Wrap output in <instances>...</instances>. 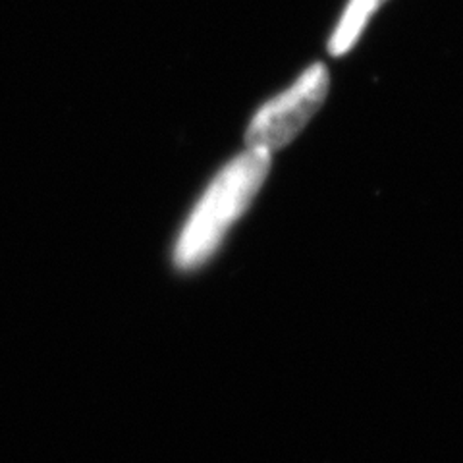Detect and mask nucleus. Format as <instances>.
I'll return each instance as SVG.
<instances>
[{"mask_svg":"<svg viewBox=\"0 0 463 463\" xmlns=\"http://www.w3.org/2000/svg\"><path fill=\"white\" fill-rule=\"evenodd\" d=\"M270 163V153L248 147L216 174L180 232L174 265L180 270H194L219 251L230 228L263 187Z\"/></svg>","mask_w":463,"mask_h":463,"instance_id":"f257e3e1","label":"nucleus"},{"mask_svg":"<svg viewBox=\"0 0 463 463\" xmlns=\"http://www.w3.org/2000/svg\"><path fill=\"white\" fill-rule=\"evenodd\" d=\"M328 70L317 62L307 68L286 91L270 99L251 118L245 143L250 149L274 153L294 141L328 93Z\"/></svg>","mask_w":463,"mask_h":463,"instance_id":"f03ea898","label":"nucleus"},{"mask_svg":"<svg viewBox=\"0 0 463 463\" xmlns=\"http://www.w3.org/2000/svg\"><path fill=\"white\" fill-rule=\"evenodd\" d=\"M386 0H350L347 3L342 18L328 41V51L332 56H342L347 51H352L359 41L369 20L374 16Z\"/></svg>","mask_w":463,"mask_h":463,"instance_id":"7ed1b4c3","label":"nucleus"}]
</instances>
